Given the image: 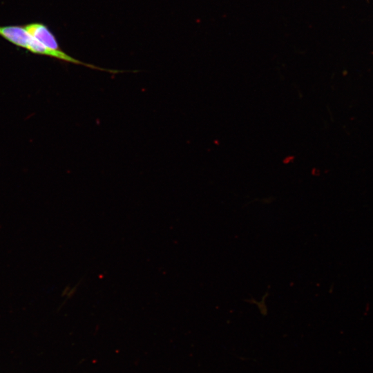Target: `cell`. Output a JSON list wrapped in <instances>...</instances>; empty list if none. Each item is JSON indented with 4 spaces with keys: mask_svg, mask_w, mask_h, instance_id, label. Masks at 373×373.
Returning a JSON list of instances; mask_svg holds the SVG:
<instances>
[{
    "mask_svg": "<svg viewBox=\"0 0 373 373\" xmlns=\"http://www.w3.org/2000/svg\"><path fill=\"white\" fill-rule=\"evenodd\" d=\"M29 33L46 48L54 50H62L59 44L49 28L41 22H33L25 26Z\"/></svg>",
    "mask_w": 373,
    "mask_h": 373,
    "instance_id": "obj_2",
    "label": "cell"
},
{
    "mask_svg": "<svg viewBox=\"0 0 373 373\" xmlns=\"http://www.w3.org/2000/svg\"><path fill=\"white\" fill-rule=\"evenodd\" d=\"M0 37L11 44L24 48L32 53L56 58L66 62L83 65L86 67L108 73H117L118 70L106 69L78 60L63 50L54 51L46 48L33 37L26 30L25 26H0Z\"/></svg>",
    "mask_w": 373,
    "mask_h": 373,
    "instance_id": "obj_1",
    "label": "cell"
}]
</instances>
